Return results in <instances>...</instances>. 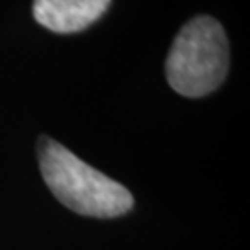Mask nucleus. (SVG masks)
<instances>
[{
  "instance_id": "1",
  "label": "nucleus",
  "mask_w": 250,
  "mask_h": 250,
  "mask_svg": "<svg viewBox=\"0 0 250 250\" xmlns=\"http://www.w3.org/2000/svg\"><path fill=\"white\" fill-rule=\"evenodd\" d=\"M37 158L48 189L72 211L109 219L132 209L134 197L123 184L93 169L52 137H39Z\"/></svg>"
},
{
  "instance_id": "2",
  "label": "nucleus",
  "mask_w": 250,
  "mask_h": 250,
  "mask_svg": "<svg viewBox=\"0 0 250 250\" xmlns=\"http://www.w3.org/2000/svg\"><path fill=\"white\" fill-rule=\"evenodd\" d=\"M230 67V43L223 24L198 15L180 28L165 62L172 89L188 97H206L221 87Z\"/></svg>"
},
{
  "instance_id": "3",
  "label": "nucleus",
  "mask_w": 250,
  "mask_h": 250,
  "mask_svg": "<svg viewBox=\"0 0 250 250\" xmlns=\"http://www.w3.org/2000/svg\"><path fill=\"white\" fill-rule=\"evenodd\" d=\"M111 0H34L32 13L43 28L56 34H76L95 24Z\"/></svg>"
}]
</instances>
